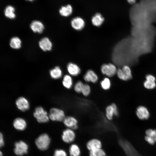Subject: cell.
<instances>
[{"mask_svg": "<svg viewBox=\"0 0 156 156\" xmlns=\"http://www.w3.org/2000/svg\"><path fill=\"white\" fill-rule=\"evenodd\" d=\"M50 142V139L46 133L40 135L35 140V144L37 148L41 150L47 149L49 147Z\"/></svg>", "mask_w": 156, "mask_h": 156, "instance_id": "obj_1", "label": "cell"}, {"mask_svg": "<svg viewBox=\"0 0 156 156\" xmlns=\"http://www.w3.org/2000/svg\"><path fill=\"white\" fill-rule=\"evenodd\" d=\"M33 115L39 123L46 122L49 119L47 112L41 106L37 107L35 108Z\"/></svg>", "mask_w": 156, "mask_h": 156, "instance_id": "obj_2", "label": "cell"}, {"mask_svg": "<svg viewBox=\"0 0 156 156\" xmlns=\"http://www.w3.org/2000/svg\"><path fill=\"white\" fill-rule=\"evenodd\" d=\"M49 119L53 121H63L65 117L64 111L57 108H51L49 114Z\"/></svg>", "mask_w": 156, "mask_h": 156, "instance_id": "obj_3", "label": "cell"}, {"mask_svg": "<svg viewBox=\"0 0 156 156\" xmlns=\"http://www.w3.org/2000/svg\"><path fill=\"white\" fill-rule=\"evenodd\" d=\"M101 73L108 77H111L116 74L117 70L113 64L109 63L103 64L101 68Z\"/></svg>", "mask_w": 156, "mask_h": 156, "instance_id": "obj_4", "label": "cell"}, {"mask_svg": "<svg viewBox=\"0 0 156 156\" xmlns=\"http://www.w3.org/2000/svg\"><path fill=\"white\" fill-rule=\"evenodd\" d=\"M119 112L117 105L114 103H112L107 106L105 110V115L107 119L111 120L114 117L118 116Z\"/></svg>", "mask_w": 156, "mask_h": 156, "instance_id": "obj_5", "label": "cell"}, {"mask_svg": "<svg viewBox=\"0 0 156 156\" xmlns=\"http://www.w3.org/2000/svg\"><path fill=\"white\" fill-rule=\"evenodd\" d=\"M74 131L73 129L68 128L63 131L62 138L64 142L70 143L74 141L76 138V134Z\"/></svg>", "mask_w": 156, "mask_h": 156, "instance_id": "obj_6", "label": "cell"}, {"mask_svg": "<svg viewBox=\"0 0 156 156\" xmlns=\"http://www.w3.org/2000/svg\"><path fill=\"white\" fill-rule=\"evenodd\" d=\"M14 146V151L16 155L21 156L27 153L28 146L24 142L20 141L16 142L15 143Z\"/></svg>", "mask_w": 156, "mask_h": 156, "instance_id": "obj_7", "label": "cell"}, {"mask_svg": "<svg viewBox=\"0 0 156 156\" xmlns=\"http://www.w3.org/2000/svg\"><path fill=\"white\" fill-rule=\"evenodd\" d=\"M63 121L64 125L68 128L75 130L78 128V121L74 116L65 117Z\"/></svg>", "mask_w": 156, "mask_h": 156, "instance_id": "obj_8", "label": "cell"}, {"mask_svg": "<svg viewBox=\"0 0 156 156\" xmlns=\"http://www.w3.org/2000/svg\"><path fill=\"white\" fill-rule=\"evenodd\" d=\"M15 103L18 109L22 111H26L29 108V104L28 100L23 96L18 98L16 100Z\"/></svg>", "mask_w": 156, "mask_h": 156, "instance_id": "obj_9", "label": "cell"}, {"mask_svg": "<svg viewBox=\"0 0 156 156\" xmlns=\"http://www.w3.org/2000/svg\"><path fill=\"white\" fill-rule=\"evenodd\" d=\"M97 74L92 70H88L83 76L84 81L87 83H95L98 80Z\"/></svg>", "mask_w": 156, "mask_h": 156, "instance_id": "obj_10", "label": "cell"}, {"mask_svg": "<svg viewBox=\"0 0 156 156\" xmlns=\"http://www.w3.org/2000/svg\"><path fill=\"white\" fill-rule=\"evenodd\" d=\"M136 113L137 116L142 120L147 119L150 116L148 110L146 107L143 106L138 107L137 108Z\"/></svg>", "mask_w": 156, "mask_h": 156, "instance_id": "obj_11", "label": "cell"}, {"mask_svg": "<svg viewBox=\"0 0 156 156\" xmlns=\"http://www.w3.org/2000/svg\"><path fill=\"white\" fill-rule=\"evenodd\" d=\"M71 24L72 27L75 29L80 30L84 27L85 22L84 20L81 17H77L72 19Z\"/></svg>", "mask_w": 156, "mask_h": 156, "instance_id": "obj_12", "label": "cell"}, {"mask_svg": "<svg viewBox=\"0 0 156 156\" xmlns=\"http://www.w3.org/2000/svg\"><path fill=\"white\" fill-rule=\"evenodd\" d=\"M102 146L101 142L97 138H93L90 140L86 144V147L89 151L101 148Z\"/></svg>", "mask_w": 156, "mask_h": 156, "instance_id": "obj_13", "label": "cell"}, {"mask_svg": "<svg viewBox=\"0 0 156 156\" xmlns=\"http://www.w3.org/2000/svg\"><path fill=\"white\" fill-rule=\"evenodd\" d=\"M39 45L43 51H50L52 49V44L49 39L46 37L42 38L39 42Z\"/></svg>", "mask_w": 156, "mask_h": 156, "instance_id": "obj_14", "label": "cell"}, {"mask_svg": "<svg viewBox=\"0 0 156 156\" xmlns=\"http://www.w3.org/2000/svg\"><path fill=\"white\" fill-rule=\"evenodd\" d=\"M146 80L144 83V86L146 89H152L156 86L155 77L151 74H148L146 76Z\"/></svg>", "mask_w": 156, "mask_h": 156, "instance_id": "obj_15", "label": "cell"}, {"mask_svg": "<svg viewBox=\"0 0 156 156\" xmlns=\"http://www.w3.org/2000/svg\"><path fill=\"white\" fill-rule=\"evenodd\" d=\"M30 27L34 33L39 34L42 33L44 29L43 24L41 21L38 20L32 21L30 24Z\"/></svg>", "mask_w": 156, "mask_h": 156, "instance_id": "obj_16", "label": "cell"}, {"mask_svg": "<svg viewBox=\"0 0 156 156\" xmlns=\"http://www.w3.org/2000/svg\"><path fill=\"white\" fill-rule=\"evenodd\" d=\"M67 69L70 75L72 76H77L81 73V69L79 66L73 63H70L68 64Z\"/></svg>", "mask_w": 156, "mask_h": 156, "instance_id": "obj_17", "label": "cell"}, {"mask_svg": "<svg viewBox=\"0 0 156 156\" xmlns=\"http://www.w3.org/2000/svg\"><path fill=\"white\" fill-rule=\"evenodd\" d=\"M13 125L16 129L22 131L24 130L27 126L26 121L21 118H15L13 122Z\"/></svg>", "mask_w": 156, "mask_h": 156, "instance_id": "obj_18", "label": "cell"}, {"mask_svg": "<svg viewBox=\"0 0 156 156\" xmlns=\"http://www.w3.org/2000/svg\"><path fill=\"white\" fill-rule=\"evenodd\" d=\"M73 11L72 6L70 4L62 6L59 10L60 15L64 17H67L70 15Z\"/></svg>", "mask_w": 156, "mask_h": 156, "instance_id": "obj_19", "label": "cell"}, {"mask_svg": "<svg viewBox=\"0 0 156 156\" xmlns=\"http://www.w3.org/2000/svg\"><path fill=\"white\" fill-rule=\"evenodd\" d=\"M62 83L63 86L68 89H71L73 85V79L69 75H66L64 76Z\"/></svg>", "mask_w": 156, "mask_h": 156, "instance_id": "obj_20", "label": "cell"}, {"mask_svg": "<svg viewBox=\"0 0 156 156\" xmlns=\"http://www.w3.org/2000/svg\"><path fill=\"white\" fill-rule=\"evenodd\" d=\"M104 18L99 13H97L93 16L91 19L92 24L96 27L100 26L103 23Z\"/></svg>", "mask_w": 156, "mask_h": 156, "instance_id": "obj_21", "label": "cell"}, {"mask_svg": "<svg viewBox=\"0 0 156 156\" xmlns=\"http://www.w3.org/2000/svg\"><path fill=\"white\" fill-rule=\"evenodd\" d=\"M15 9L14 7L11 5L7 6L4 10V15L7 18L10 19L15 18L16 16L14 13Z\"/></svg>", "mask_w": 156, "mask_h": 156, "instance_id": "obj_22", "label": "cell"}, {"mask_svg": "<svg viewBox=\"0 0 156 156\" xmlns=\"http://www.w3.org/2000/svg\"><path fill=\"white\" fill-rule=\"evenodd\" d=\"M49 74L52 78L57 79L61 77L62 73L60 68L58 66H56L50 70Z\"/></svg>", "mask_w": 156, "mask_h": 156, "instance_id": "obj_23", "label": "cell"}, {"mask_svg": "<svg viewBox=\"0 0 156 156\" xmlns=\"http://www.w3.org/2000/svg\"><path fill=\"white\" fill-rule=\"evenodd\" d=\"M69 153L70 156H80L81 151L77 144H71L69 147Z\"/></svg>", "mask_w": 156, "mask_h": 156, "instance_id": "obj_24", "label": "cell"}, {"mask_svg": "<svg viewBox=\"0 0 156 156\" xmlns=\"http://www.w3.org/2000/svg\"><path fill=\"white\" fill-rule=\"evenodd\" d=\"M21 41L18 37H14L11 39L10 45L11 48L14 49H18L21 47Z\"/></svg>", "mask_w": 156, "mask_h": 156, "instance_id": "obj_25", "label": "cell"}, {"mask_svg": "<svg viewBox=\"0 0 156 156\" xmlns=\"http://www.w3.org/2000/svg\"><path fill=\"white\" fill-rule=\"evenodd\" d=\"M100 85L103 90H109L111 88V82L109 77L104 78L100 82Z\"/></svg>", "mask_w": 156, "mask_h": 156, "instance_id": "obj_26", "label": "cell"}, {"mask_svg": "<svg viewBox=\"0 0 156 156\" xmlns=\"http://www.w3.org/2000/svg\"><path fill=\"white\" fill-rule=\"evenodd\" d=\"M122 71L127 78L128 80L131 79L132 77V72L129 66L127 65H125L121 68Z\"/></svg>", "mask_w": 156, "mask_h": 156, "instance_id": "obj_27", "label": "cell"}, {"mask_svg": "<svg viewBox=\"0 0 156 156\" xmlns=\"http://www.w3.org/2000/svg\"><path fill=\"white\" fill-rule=\"evenodd\" d=\"M89 156H106V153L101 148L89 151Z\"/></svg>", "mask_w": 156, "mask_h": 156, "instance_id": "obj_28", "label": "cell"}, {"mask_svg": "<svg viewBox=\"0 0 156 156\" xmlns=\"http://www.w3.org/2000/svg\"><path fill=\"white\" fill-rule=\"evenodd\" d=\"M91 92V88L90 85L87 83H84L81 93L85 96H88Z\"/></svg>", "mask_w": 156, "mask_h": 156, "instance_id": "obj_29", "label": "cell"}, {"mask_svg": "<svg viewBox=\"0 0 156 156\" xmlns=\"http://www.w3.org/2000/svg\"><path fill=\"white\" fill-rule=\"evenodd\" d=\"M84 83L82 81L80 80L76 82L73 86L75 91L77 93H81Z\"/></svg>", "mask_w": 156, "mask_h": 156, "instance_id": "obj_30", "label": "cell"}, {"mask_svg": "<svg viewBox=\"0 0 156 156\" xmlns=\"http://www.w3.org/2000/svg\"><path fill=\"white\" fill-rule=\"evenodd\" d=\"M146 136L156 138V129H149L146 131Z\"/></svg>", "mask_w": 156, "mask_h": 156, "instance_id": "obj_31", "label": "cell"}, {"mask_svg": "<svg viewBox=\"0 0 156 156\" xmlns=\"http://www.w3.org/2000/svg\"><path fill=\"white\" fill-rule=\"evenodd\" d=\"M53 156H68L65 151L62 149H57L54 152Z\"/></svg>", "mask_w": 156, "mask_h": 156, "instance_id": "obj_32", "label": "cell"}, {"mask_svg": "<svg viewBox=\"0 0 156 156\" xmlns=\"http://www.w3.org/2000/svg\"><path fill=\"white\" fill-rule=\"evenodd\" d=\"M116 74L118 77L120 79L125 81L128 80L124 74L121 68H119L117 70Z\"/></svg>", "mask_w": 156, "mask_h": 156, "instance_id": "obj_33", "label": "cell"}, {"mask_svg": "<svg viewBox=\"0 0 156 156\" xmlns=\"http://www.w3.org/2000/svg\"><path fill=\"white\" fill-rule=\"evenodd\" d=\"M146 141L150 144H154L156 142V138L146 135L145 138Z\"/></svg>", "mask_w": 156, "mask_h": 156, "instance_id": "obj_34", "label": "cell"}, {"mask_svg": "<svg viewBox=\"0 0 156 156\" xmlns=\"http://www.w3.org/2000/svg\"><path fill=\"white\" fill-rule=\"evenodd\" d=\"M4 144L3 136L2 134L1 133L0 134V146L1 147Z\"/></svg>", "mask_w": 156, "mask_h": 156, "instance_id": "obj_35", "label": "cell"}, {"mask_svg": "<svg viewBox=\"0 0 156 156\" xmlns=\"http://www.w3.org/2000/svg\"><path fill=\"white\" fill-rule=\"evenodd\" d=\"M128 2L130 3L133 4L134 3L136 0H127Z\"/></svg>", "mask_w": 156, "mask_h": 156, "instance_id": "obj_36", "label": "cell"}, {"mask_svg": "<svg viewBox=\"0 0 156 156\" xmlns=\"http://www.w3.org/2000/svg\"><path fill=\"white\" fill-rule=\"evenodd\" d=\"M0 156H3L2 153L1 151H0Z\"/></svg>", "mask_w": 156, "mask_h": 156, "instance_id": "obj_37", "label": "cell"}, {"mask_svg": "<svg viewBox=\"0 0 156 156\" xmlns=\"http://www.w3.org/2000/svg\"><path fill=\"white\" fill-rule=\"evenodd\" d=\"M26 1H34V0H26Z\"/></svg>", "mask_w": 156, "mask_h": 156, "instance_id": "obj_38", "label": "cell"}]
</instances>
